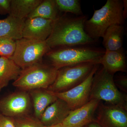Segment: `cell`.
<instances>
[{
	"mask_svg": "<svg viewBox=\"0 0 127 127\" xmlns=\"http://www.w3.org/2000/svg\"><path fill=\"white\" fill-rule=\"evenodd\" d=\"M16 40L7 37L0 38V56L10 59L16 48Z\"/></svg>",
	"mask_w": 127,
	"mask_h": 127,
	"instance_id": "obj_22",
	"label": "cell"
},
{
	"mask_svg": "<svg viewBox=\"0 0 127 127\" xmlns=\"http://www.w3.org/2000/svg\"><path fill=\"white\" fill-rule=\"evenodd\" d=\"M87 127H102L101 125L95 122H93L89 124Z\"/></svg>",
	"mask_w": 127,
	"mask_h": 127,
	"instance_id": "obj_28",
	"label": "cell"
},
{
	"mask_svg": "<svg viewBox=\"0 0 127 127\" xmlns=\"http://www.w3.org/2000/svg\"><path fill=\"white\" fill-rule=\"evenodd\" d=\"M86 16H59L54 21L52 31L46 40L51 49L58 48L86 46L96 41L89 36L84 30Z\"/></svg>",
	"mask_w": 127,
	"mask_h": 127,
	"instance_id": "obj_1",
	"label": "cell"
},
{
	"mask_svg": "<svg viewBox=\"0 0 127 127\" xmlns=\"http://www.w3.org/2000/svg\"><path fill=\"white\" fill-rule=\"evenodd\" d=\"M65 127L62 124H57V125H54V126H51V127Z\"/></svg>",
	"mask_w": 127,
	"mask_h": 127,
	"instance_id": "obj_29",
	"label": "cell"
},
{
	"mask_svg": "<svg viewBox=\"0 0 127 127\" xmlns=\"http://www.w3.org/2000/svg\"><path fill=\"white\" fill-rule=\"evenodd\" d=\"M15 127H46L39 119L29 115L14 118Z\"/></svg>",
	"mask_w": 127,
	"mask_h": 127,
	"instance_id": "obj_23",
	"label": "cell"
},
{
	"mask_svg": "<svg viewBox=\"0 0 127 127\" xmlns=\"http://www.w3.org/2000/svg\"><path fill=\"white\" fill-rule=\"evenodd\" d=\"M113 75L103 67L94 76L89 101H104L107 104L119 106L127 109V95L121 92L114 83Z\"/></svg>",
	"mask_w": 127,
	"mask_h": 127,
	"instance_id": "obj_5",
	"label": "cell"
},
{
	"mask_svg": "<svg viewBox=\"0 0 127 127\" xmlns=\"http://www.w3.org/2000/svg\"><path fill=\"white\" fill-rule=\"evenodd\" d=\"M16 48L10 58L22 69L42 62L51 48L46 41L22 38L16 40Z\"/></svg>",
	"mask_w": 127,
	"mask_h": 127,
	"instance_id": "obj_6",
	"label": "cell"
},
{
	"mask_svg": "<svg viewBox=\"0 0 127 127\" xmlns=\"http://www.w3.org/2000/svg\"><path fill=\"white\" fill-rule=\"evenodd\" d=\"M26 20H20L9 15L7 18L0 20V38L7 37L15 40L21 39Z\"/></svg>",
	"mask_w": 127,
	"mask_h": 127,
	"instance_id": "obj_17",
	"label": "cell"
},
{
	"mask_svg": "<svg viewBox=\"0 0 127 127\" xmlns=\"http://www.w3.org/2000/svg\"></svg>",
	"mask_w": 127,
	"mask_h": 127,
	"instance_id": "obj_30",
	"label": "cell"
},
{
	"mask_svg": "<svg viewBox=\"0 0 127 127\" xmlns=\"http://www.w3.org/2000/svg\"><path fill=\"white\" fill-rule=\"evenodd\" d=\"M59 11L82 15L81 4L78 0H55Z\"/></svg>",
	"mask_w": 127,
	"mask_h": 127,
	"instance_id": "obj_21",
	"label": "cell"
},
{
	"mask_svg": "<svg viewBox=\"0 0 127 127\" xmlns=\"http://www.w3.org/2000/svg\"><path fill=\"white\" fill-rule=\"evenodd\" d=\"M114 80V83L118 88L125 93L127 92V76L126 75L117 76Z\"/></svg>",
	"mask_w": 127,
	"mask_h": 127,
	"instance_id": "obj_24",
	"label": "cell"
},
{
	"mask_svg": "<svg viewBox=\"0 0 127 127\" xmlns=\"http://www.w3.org/2000/svg\"><path fill=\"white\" fill-rule=\"evenodd\" d=\"M123 1L108 0L104 6L94 10L93 16L84 23V30L89 36L97 41L102 37L108 28L115 25H123Z\"/></svg>",
	"mask_w": 127,
	"mask_h": 127,
	"instance_id": "obj_2",
	"label": "cell"
},
{
	"mask_svg": "<svg viewBox=\"0 0 127 127\" xmlns=\"http://www.w3.org/2000/svg\"><path fill=\"white\" fill-rule=\"evenodd\" d=\"M0 127H15L14 118L4 116L0 113Z\"/></svg>",
	"mask_w": 127,
	"mask_h": 127,
	"instance_id": "obj_25",
	"label": "cell"
},
{
	"mask_svg": "<svg viewBox=\"0 0 127 127\" xmlns=\"http://www.w3.org/2000/svg\"><path fill=\"white\" fill-rule=\"evenodd\" d=\"M94 122L102 127H127V109L100 103Z\"/></svg>",
	"mask_w": 127,
	"mask_h": 127,
	"instance_id": "obj_10",
	"label": "cell"
},
{
	"mask_svg": "<svg viewBox=\"0 0 127 127\" xmlns=\"http://www.w3.org/2000/svg\"><path fill=\"white\" fill-rule=\"evenodd\" d=\"M30 92L33 101L35 117L39 120L46 108L58 98L47 89H35Z\"/></svg>",
	"mask_w": 127,
	"mask_h": 127,
	"instance_id": "obj_16",
	"label": "cell"
},
{
	"mask_svg": "<svg viewBox=\"0 0 127 127\" xmlns=\"http://www.w3.org/2000/svg\"><path fill=\"white\" fill-rule=\"evenodd\" d=\"M99 65L96 64L86 79L76 86L63 92H49L58 98L65 101L72 110L81 107L89 101L94 76L98 69Z\"/></svg>",
	"mask_w": 127,
	"mask_h": 127,
	"instance_id": "obj_8",
	"label": "cell"
},
{
	"mask_svg": "<svg viewBox=\"0 0 127 127\" xmlns=\"http://www.w3.org/2000/svg\"><path fill=\"white\" fill-rule=\"evenodd\" d=\"M11 0H0V15H9Z\"/></svg>",
	"mask_w": 127,
	"mask_h": 127,
	"instance_id": "obj_26",
	"label": "cell"
},
{
	"mask_svg": "<svg viewBox=\"0 0 127 127\" xmlns=\"http://www.w3.org/2000/svg\"><path fill=\"white\" fill-rule=\"evenodd\" d=\"M72 111L65 101L58 98L46 108L39 120L46 127L62 124Z\"/></svg>",
	"mask_w": 127,
	"mask_h": 127,
	"instance_id": "obj_13",
	"label": "cell"
},
{
	"mask_svg": "<svg viewBox=\"0 0 127 127\" xmlns=\"http://www.w3.org/2000/svg\"><path fill=\"white\" fill-rule=\"evenodd\" d=\"M32 103L27 91H21L0 100V112L4 116L15 118L29 115Z\"/></svg>",
	"mask_w": 127,
	"mask_h": 127,
	"instance_id": "obj_9",
	"label": "cell"
},
{
	"mask_svg": "<svg viewBox=\"0 0 127 127\" xmlns=\"http://www.w3.org/2000/svg\"><path fill=\"white\" fill-rule=\"evenodd\" d=\"M101 101L91 100L83 106L72 110L62 123L65 127H85L94 122Z\"/></svg>",
	"mask_w": 127,
	"mask_h": 127,
	"instance_id": "obj_11",
	"label": "cell"
},
{
	"mask_svg": "<svg viewBox=\"0 0 127 127\" xmlns=\"http://www.w3.org/2000/svg\"><path fill=\"white\" fill-rule=\"evenodd\" d=\"M42 0H11L9 15L20 20L26 19Z\"/></svg>",
	"mask_w": 127,
	"mask_h": 127,
	"instance_id": "obj_19",
	"label": "cell"
},
{
	"mask_svg": "<svg viewBox=\"0 0 127 127\" xmlns=\"http://www.w3.org/2000/svg\"><path fill=\"white\" fill-rule=\"evenodd\" d=\"M57 72L51 64L41 62L22 69L13 85L23 91L47 89L55 81Z\"/></svg>",
	"mask_w": 127,
	"mask_h": 127,
	"instance_id": "obj_4",
	"label": "cell"
},
{
	"mask_svg": "<svg viewBox=\"0 0 127 127\" xmlns=\"http://www.w3.org/2000/svg\"><path fill=\"white\" fill-rule=\"evenodd\" d=\"M54 21L40 17L26 18L22 30V38L46 41L51 33Z\"/></svg>",
	"mask_w": 127,
	"mask_h": 127,
	"instance_id": "obj_12",
	"label": "cell"
},
{
	"mask_svg": "<svg viewBox=\"0 0 127 127\" xmlns=\"http://www.w3.org/2000/svg\"><path fill=\"white\" fill-rule=\"evenodd\" d=\"M97 64H101L108 73L113 76L118 72H127V61L123 49L118 51H106Z\"/></svg>",
	"mask_w": 127,
	"mask_h": 127,
	"instance_id": "obj_14",
	"label": "cell"
},
{
	"mask_svg": "<svg viewBox=\"0 0 127 127\" xmlns=\"http://www.w3.org/2000/svg\"><path fill=\"white\" fill-rule=\"evenodd\" d=\"M22 69L11 59L0 57V91L18 78Z\"/></svg>",
	"mask_w": 127,
	"mask_h": 127,
	"instance_id": "obj_18",
	"label": "cell"
},
{
	"mask_svg": "<svg viewBox=\"0 0 127 127\" xmlns=\"http://www.w3.org/2000/svg\"><path fill=\"white\" fill-rule=\"evenodd\" d=\"M105 50L85 46L58 48L51 49L45 56L50 64L57 70L64 67L85 63L97 64Z\"/></svg>",
	"mask_w": 127,
	"mask_h": 127,
	"instance_id": "obj_3",
	"label": "cell"
},
{
	"mask_svg": "<svg viewBox=\"0 0 127 127\" xmlns=\"http://www.w3.org/2000/svg\"><path fill=\"white\" fill-rule=\"evenodd\" d=\"M96 64L95 63H85L60 68L55 81L47 90L63 92L76 86L86 79Z\"/></svg>",
	"mask_w": 127,
	"mask_h": 127,
	"instance_id": "obj_7",
	"label": "cell"
},
{
	"mask_svg": "<svg viewBox=\"0 0 127 127\" xmlns=\"http://www.w3.org/2000/svg\"><path fill=\"white\" fill-rule=\"evenodd\" d=\"M127 0H123V2L124 8H123V16L125 20L126 19L127 16Z\"/></svg>",
	"mask_w": 127,
	"mask_h": 127,
	"instance_id": "obj_27",
	"label": "cell"
},
{
	"mask_svg": "<svg viewBox=\"0 0 127 127\" xmlns=\"http://www.w3.org/2000/svg\"><path fill=\"white\" fill-rule=\"evenodd\" d=\"M58 11L55 0H42L27 18L40 17L55 21L59 16Z\"/></svg>",
	"mask_w": 127,
	"mask_h": 127,
	"instance_id": "obj_20",
	"label": "cell"
},
{
	"mask_svg": "<svg viewBox=\"0 0 127 127\" xmlns=\"http://www.w3.org/2000/svg\"><path fill=\"white\" fill-rule=\"evenodd\" d=\"M124 27L113 25L107 29L102 37L105 51H115L123 49Z\"/></svg>",
	"mask_w": 127,
	"mask_h": 127,
	"instance_id": "obj_15",
	"label": "cell"
}]
</instances>
